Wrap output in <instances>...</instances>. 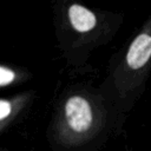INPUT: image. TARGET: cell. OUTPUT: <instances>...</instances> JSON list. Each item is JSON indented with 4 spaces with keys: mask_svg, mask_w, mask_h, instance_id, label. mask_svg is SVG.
<instances>
[{
    "mask_svg": "<svg viewBox=\"0 0 151 151\" xmlns=\"http://www.w3.org/2000/svg\"><path fill=\"white\" fill-rule=\"evenodd\" d=\"M151 77V13L131 40L109 61L99 86L111 97L119 112L129 118L143 97Z\"/></svg>",
    "mask_w": 151,
    "mask_h": 151,
    "instance_id": "cell-3",
    "label": "cell"
},
{
    "mask_svg": "<svg viewBox=\"0 0 151 151\" xmlns=\"http://www.w3.org/2000/svg\"><path fill=\"white\" fill-rule=\"evenodd\" d=\"M32 78L29 70L9 64H2L0 66V87L2 90L7 87H14L28 81Z\"/></svg>",
    "mask_w": 151,
    "mask_h": 151,
    "instance_id": "cell-5",
    "label": "cell"
},
{
    "mask_svg": "<svg viewBox=\"0 0 151 151\" xmlns=\"http://www.w3.org/2000/svg\"><path fill=\"white\" fill-rule=\"evenodd\" d=\"M126 120L99 84L72 81L53 99L46 140L52 151H101Z\"/></svg>",
    "mask_w": 151,
    "mask_h": 151,
    "instance_id": "cell-1",
    "label": "cell"
},
{
    "mask_svg": "<svg viewBox=\"0 0 151 151\" xmlns=\"http://www.w3.org/2000/svg\"><path fill=\"white\" fill-rule=\"evenodd\" d=\"M57 47L70 79L93 72L91 57L109 45L124 25L122 12L88 7L83 0H51Z\"/></svg>",
    "mask_w": 151,
    "mask_h": 151,
    "instance_id": "cell-2",
    "label": "cell"
},
{
    "mask_svg": "<svg viewBox=\"0 0 151 151\" xmlns=\"http://www.w3.org/2000/svg\"><path fill=\"white\" fill-rule=\"evenodd\" d=\"M37 94V91L31 88L0 99V133L2 136L28 114Z\"/></svg>",
    "mask_w": 151,
    "mask_h": 151,
    "instance_id": "cell-4",
    "label": "cell"
},
{
    "mask_svg": "<svg viewBox=\"0 0 151 151\" xmlns=\"http://www.w3.org/2000/svg\"><path fill=\"white\" fill-rule=\"evenodd\" d=\"M124 151H134V150H132V149H130V147H126Z\"/></svg>",
    "mask_w": 151,
    "mask_h": 151,
    "instance_id": "cell-6",
    "label": "cell"
}]
</instances>
